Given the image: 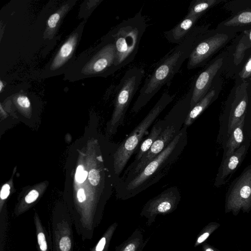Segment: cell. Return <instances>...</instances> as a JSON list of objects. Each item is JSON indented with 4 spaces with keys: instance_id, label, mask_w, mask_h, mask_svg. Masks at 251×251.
Segmentation results:
<instances>
[{
    "instance_id": "7",
    "label": "cell",
    "mask_w": 251,
    "mask_h": 251,
    "mask_svg": "<svg viewBox=\"0 0 251 251\" xmlns=\"http://www.w3.org/2000/svg\"><path fill=\"white\" fill-rule=\"evenodd\" d=\"M247 86V83L239 86L234 99L227 104L220 117L217 142L222 147L235 126L246 114L249 103Z\"/></svg>"
},
{
    "instance_id": "11",
    "label": "cell",
    "mask_w": 251,
    "mask_h": 251,
    "mask_svg": "<svg viewBox=\"0 0 251 251\" xmlns=\"http://www.w3.org/2000/svg\"><path fill=\"white\" fill-rule=\"evenodd\" d=\"M73 221L68 213H54L51 218V251H73Z\"/></svg>"
},
{
    "instance_id": "30",
    "label": "cell",
    "mask_w": 251,
    "mask_h": 251,
    "mask_svg": "<svg viewBox=\"0 0 251 251\" xmlns=\"http://www.w3.org/2000/svg\"><path fill=\"white\" fill-rule=\"evenodd\" d=\"M87 175V172L84 170L83 167L82 166L79 165L76 169L75 176V179L77 182L82 183L86 179Z\"/></svg>"
},
{
    "instance_id": "27",
    "label": "cell",
    "mask_w": 251,
    "mask_h": 251,
    "mask_svg": "<svg viewBox=\"0 0 251 251\" xmlns=\"http://www.w3.org/2000/svg\"><path fill=\"white\" fill-rule=\"evenodd\" d=\"M220 225L216 222H211L205 226L199 235L195 244L196 247L204 242L208 237Z\"/></svg>"
},
{
    "instance_id": "3",
    "label": "cell",
    "mask_w": 251,
    "mask_h": 251,
    "mask_svg": "<svg viewBox=\"0 0 251 251\" xmlns=\"http://www.w3.org/2000/svg\"><path fill=\"white\" fill-rule=\"evenodd\" d=\"M193 92L192 88L178 101L163 118V129L149 151L131 169L125 171L117 184L129 181L136 176L152 159L160 154L180 133L190 110Z\"/></svg>"
},
{
    "instance_id": "16",
    "label": "cell",
    "mask_w": 251,
    "mask_h": 251,
    "mask_svg": "<svg viewBox=\"0 0 251 251\" xmlns=\"http://www.w3.org/2000/svg\"><path fill=\"white\" fill-rule=\"evenodd\" d=\"M201 16L184 18L172 29L165 31L164 36L170 43L179 44L194 29L196 22Z\"/></svg>"
},
{
    "instance_id": "19",
    "label": "cell",
    "mask_w": 251,
    "mask_h": 251,
    "mask_svg": "<svg viewBox=\"0 0 251 251\" xmlns=\"http://www.w3.org/2000/svg\"><path fill=\"white\" fill-rule=\"evenodd\" d=\"M216 93L214 90L208 92L205 96L200 100L192 109L187 115L183 126L188 127L190 126L200 116V115L212 103L215 98Z\"/></svg>"
},
{
    "instance_id": "8",
    "label": "cell",
    "mask_w": 251,
    "mask_h": 251,
    "mask_svg": "<svg viewBox=\"0 0 251 251\" xmlns=\"http://www.w3.org/2000/svg\"><path fill=\"white\" fill-rule=\"evenodd\" d=\"M251 210V165H248L230 184L225 201V213L236 216L240 211Z\"/></svg>"
},
{
    "instance_id": "4",
    "label": "cell",
    "mask_w": 251,
    "mask_h": 251,
    "mask_svg": "<svg viewBox=\"0 0 251 251\" xmlns=\"http://www.w3.org/2000/svg\"><path fill=\"white\" fill-rule=\"evenodd\" d=\"M146 27L140 10L133 17L122 21L111 31L109 35L114 43L116 50V72L134 60Z\"/></svg>"
},
{
    "instance_id": "24",
    "label": "cell",
    "mask_w": 251,
    "mask_h": 251,
    "mask_svg": "<svg viewBox=\"0 0 251 251\" xmlns=\"http://www.w3.org/2000/svg\"><path fill=\"white\" fill-rule=\"evenodd\" d=\"M69 7L68 4H65L49 17L47 22L48 35H52L54 32L63 16L68 10Z\"/></svg>"
},
{
    "instance_id": "9",
    "label": "cell",
    "mask_w": 251,
    "mask_h": 251,
    "mask_svg": "<svg viewBox=\"0 0 251 251\" xmlns=\"http://www.w3.org/2000/svg\"><path fill=\"white\" fill-rule=\"evenodd\" d=\"M180 199L178 187H170L148 201L143 206L140 215L148 219L147 223L150 225L158 215H165L174 211Z\"/></svg>"
},
{
    "instance_id": "32",
    "label": "cell",
    "mask_w": 251,
    "mask_h": 251,
    "mask_svg": "<svg viewBox=\"0 0 251 251\" xmlns=\"http://www.w3.org/2000/svg\"><path fill=\"white\" fill-rule=\"evenodd\" d=\"M17 102L21 107L23 108H28L30 106V101L25 96H19L17 99Z\"/></svg>"
},
{
    "instance_id": "29",
    "label": "cell",
    "mask_w": 251,
    "mask_h": 251,
    "mask_svg": "<svg viewBox=\"0 0 251 251\" xmlns=\"http://www.w3.org/2000/svg\"><path fill=\"white\" fill-rule=\"evenodd\" d=\"M100 174L98 170L92 169L90 171L88 175V179L90 182L93 185H97L100 182Z\"/></svg>"
},
{
    "instance_id": "20",
    "label": "cell",
    "mask_w": 251,
    "mask_h": 251,
    "mask_svg": "<svg viewBox=\"0 0 251 251\" xmlns=\"http://www.w3.org/2000/svg\"><path fill=\"white\" fill-rule=\"evenodd\" d=\"M38 251H50L52 250V242L47 231L42 225L37 213L34 216Z\"/></svg>"
},
{
    "instance_id": "28",
    "label": "cell",
    "mask_w": 251,
    "mask_h": 251,
    "mask_svg": "<svg viewBox=\"0 0 251 251\" xmlns=\"http://www.w3.org/2000/svg\"><path fill=\"white\" fill-rule=\"evenodd\" d=\"M239 75L242 79L248 78L251 76V55L239 73Z\"/></svg>"
},
{
    "instance_id": "35",
    "label": "cell",
    "mask_w": 251,
    "mask_h": 251,
    "mask_svg": "<svg viewBox=\"0 0 251 251\" xmlns=\"http://www.w3.org/2000/svg\"><path fill=\"white\" fill-rule=\"evenodd\" d=\"M203 251H220L216 248L207 244H204L202 245Z\"/></svg>"
},
{
    "instance_id": "31",
    "label": "cell",
    "mask_w": 251,
    "mask_h": 251,
    "mask_svg": "<svg viewBox=\"0 0 251 251\" xmlns=\"http://www.w3.org/2000/svg\"><path fill=\"white\" fill-rule=\"evenodd\" d=\"M39 196V193L35 190H32L25 197V201L30 204L35 201Z\"/></svg>"
},
{
    "instance_id": "10",
    "label": "cell",
    "mask_w": 251,
    "mask_h": 251,
    "mask_svg": "<svg viewBox=\"0 0 251 251\" xmlns=\"http://www.w3.org/2000/svg\"><path fill=\"white\" fill-rule=\"evenodd\" d=\"M202 35V34L197 39L187 59V67L189 70L203 65L228 39L227 35L222 33L206 37Z\"/></svg>"
},
{
    "instance_id": "17",
    "label": "cell",
    "mask_w": 251,
    "mask_h": 251,
    "mask_svg": "<svg viewBox=\"0 0 251 251\" xmlns=\"http://www.w3.org/2000/svg\"><path fill=\"white\" fill-rule=\"evenodd\" d=\"M164 125L163 119H160L154 123L151 130L147 137L140 144L136 151L134 159L125 170L128 171L135 167L142 157L149 151L153 143L160 134Z\"/></svg>"
},
{
    "instance_id": "22",
    "label": "cell",
    "mask_w": 251,
    "mask_h": 251,
    "mask_svg": "<svg viewBox=\"0 0 251 251\" xmlns=\"http://www.w3.org/2000/svg\"><path fill=\"white\" fill-rule=\"evenodd\" d=\"M218 2L216 0H194L190 4L188 12L185 17L201 16L207 9L214 6Z\"/></svg>"
},
{
    "instance_id": "33",
    "label": "cell",
    "mask_w": 251,
    "mask_h": 251,
    "mask_svg": "<svg viewBox=\"0 0 251 251\" xmlns=\"http://www.w3.org/2000/svg\"><path fill=\"white\" fill-rule=\"evenodd\" d=\"M10 193V186L8 184H5L3 185L0 191V198L1 200L6 199L9 195Z\"/></svg>"
},
{
    "instance_id": "34",
    "label": "cell",
    "mask_w": 251,
    "mask_h": 251,
    "mask_svg": "<svg viewBox=\"0 0 251 251\" xmlns=\"http://www.w3.org/2000/svg\"><path fill=\"white\" fill-rule=\"evenodd\" d=\"M77 197L79 202H82L86 200V196L83 189L80 188L78 190Z\"/></svg>"
},
{
    "instance_id": "13",
    "label": "cell",
    "mask_w": 251,
    "mask_h": 251,
    "mask_svg": "<svg viewBox=\"0 0 251 251\" xmlns=\"http://www.w3.org/2000/svg\"><path fill=\"white\" fill-rule=\"evenodd\" d=\"M250 144L251 141H249L241 145L232 154L222 158L215 178V187H220L226 184L244 160Z\"/></svg>"
},
{
    "instance_id": "38",
    "label": "cell",
    "mask_w": 251,
    "mask_h": 251,
    "mask_svg": "<svg viewBox=\"0 0 251 251\" xmlns=\"http://www.w3.org/2000/svg\"></svg>"
},
{
    "instance_id": "15",
    "label": "cell",
    "mask_w": 251,
    "mask_h": 251,
    "mask_svg": "<svg viewBox=\"0 0 251 251\" xmlns=\"http://www.w3.org/2000/svg\"><path fill=\"white\" fill-rule=\"evenodd\" d=\"M246 115L235 126L223 146V157L232 154L241 145L251 141V126L246 120Z\"/></svg>"
},
{
    "instance_id": "5",
    "label": "cell",
    "mask_w": 251,
    "mask_h": 251,
    "mask_svg": "<svg viewBox=\"0 0 251 251\" xmlns=\"http://www.w3.org/2000/svg\"><path fill=\"white\" fill-rule=\"evenodd\" d=\"M173 99V96L168 93H164L145 118L117 148L114 155V165L116 182L130 157L137 150L144 137L147 135L150 126Z\"/></svg>"
},
{
    "instance_id": "12",
    "label": "cell",
    "mask_w": 251,
    "mask_h": 251,
    "mask_svg": "<svg viewBox=\"0 0 251 251\" xmlns=\"http://www.w3.org/2000/svg\"><path fill=\"white\" fill-rule=\"evenodd\" d=\"M116 50L114 43L108 35L92 60L86 65L85 74L108 75L116 72Z\"/></svg>"
},
{
    "instance_id": "23",
    "label": "cell",
    "mask_w": 251,
    "mask_h": 251,
    "mask_svg": "<svg viewBox=\"0 0 251 251\" xmlns=\"http://www.w3.org/2000/svg\"><path fill=\"white\" fill-rule=\"evenodd\" d=\"M251 47V30L246 31L236 46L233 54L234 63L237 65L242 61L246 50Z\"/></svg>"
},
{
    "instance_id": "25",
    "label": "cell",
    "mask_w": 251,
    "mask_h": 251,
    "mask_svg": "<svg viewBox=\"0 0 251 251\" xmlns=\"http://www.w3.org/2000/svg\"><path fill=\"white\" fill-rule=\"evenodd\" d=\"M116 223L111 225L103 234L97 245L90 251H107L111 238L117 227Z\"/></svg>"
},
{
    "instance_id": "6",
    "label": "cell",
    "mask_w": 251,
    "mask_h": 251,
    "mask_svg": "<svg viewBox=\"0 0 251 251\" xmlns=\"http://www.w3.org/2000/svg\"><path fill=\"white\" fill-rule=\"evenodd\" d=\"M144 70L133 67L126 70L120 80L115 99V108L111 121L113 132L124 123L126 114L138 90L144 75Z\"/></svg>"
},
{
    "instance_id": "21",
    "label": "cell",
    "mask_w": 251,
    "mask_h": 251,
    "mask_svg": "<svg viewBox=\"0 0 251 251\" xmlns=\"http://www.w3.org/2000/svg\"><path fill=\"white\" fill-rule=\"evenodd\" d=\"M143 245V235L141 231L136 230L127 240L118 247L115 251H140Z\"/></svg>"
},
{
    "instance_id": "36",
    "label": "cell",
    "mask_w": 251,
    "mask_h": 251,
    "mask_svg": "<svg viewBox=\"0 0 251 251\" xmlns=\"http://www.w3.org/2000/svg\"><path fill=\"white\" fill-rule=\"evenodd\" d=\"M246 119L251 126V115L250 116H246Z\"/></svg>"
},
{
    "instance_id": "1",
    "label": "cell",
    "mask_w": 251,
    "mask_h": 251,
    "mask_svg": "<svg viewBox=\"0 0 251 251\" xmlns=\"http://www.w3.org/2000/svg\"><path fill=\"white\" fill-rule=\"evenodd\" d=\"M187 128L183 126L165 150L136 176L127 182L116 185L117 198L122 200L131 198L166 176L179 160L187 144Z\"/></svg>"
},
{
    "instance_id": "2",
    "label": "cell",
    "mask_w": 251,
    "mask_h": 251,
    "mask_svg": "<svg viewBox=\"0 0 251 251\" xmlns=\"http://www.w3.org/2000/svg\"><path fill=\"white\" fill-rule=\"evenodd\" d=\"M203 27H195L180 43L168 52L146 77L134 103L131 112L136 114L141 110L165 84L169 83L188 59L198 38L204 31Z\"/></svg>"
},
{
    "instance_id": "14",
    "label": "cell",
    "mask_w": 251,
    "mask_h": 251,
    "mask_svg": "<svg viewBox=\"0 0 251 251\" xmlns=\"http://www.w3.org/2000/svg\"><path fill=\"white\" fill-rule=\"evenodd\" d=\"M223 58H219L210 64L196 79L192 87L190 104L192 109L208 93L211 83L223 65Z\"/></svg>"
},
{
    "instance_id": "37",
    "label": "cell",
    "mask_w": 251,
    "mask_h": 251,
    "mask_svg": "<svg viewBox=\"0 0 251 251\" xmlns=\"http://www.w3.org/2000/svg\"><path fill=\"white\" fill-rule=\"evenodd\" d=\"M3 84L1 80L0 81V91L1 92Z\"/></svg>"
},
{
    "instance_id": "18",
    "label": "cell",
    "mask_w": 251,
    "mask_h": 251,
    "mask_svg": "<svg viewBox=\"0 0 251 251\" xmlns=\"http://www.w3.org/2000/svg\"><path fill=\"white\" fill-rule=\"evenodd\" d=\"M78 37L77 33H74L63 44L52 62L50 66L51 70L59 69L71 58L76 47Z\"/></svg>"
},
{
    "instance_id": "26",
    "label": "cell",
    "mask_w": 251,
    "mask_h": 251,
    "mask_svg": "<svg viewBox=\"0 0 251 251\" xmlns=\"http://www.w3.org/2000/svg\"><path fill=\"white\" fill-rule=\"evenodd\" d=\"M251 23V9L242 12L225 23L227 26H236Z\"/></svg>"
}]
</instances>
